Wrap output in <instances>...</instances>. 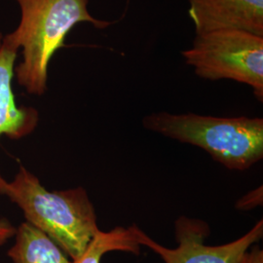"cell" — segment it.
<instances>
[{
	"label": "cell",
	"instance_id": "6da1fadb",
	"mask_svg": "<svg viewBox=\"0 0 263 263\" xmlns=\"http://www.w3.org/2000/svg\"><path fill=\"white\" fill-rule=\"evenodd\" d=\"M19 5L18 27L3 38V44L21 51L14 77L28 94L47 91L49 65L57 51L66 46V35L81 23L99 29L111 22L97 19L88 9L89 0H15Z\"/></svg>",
	"mask_w": 263,
	"mask_h": 263
},
{
	"label": "cell",
	"instance_id": "7a4b0ae2",
	"mask_svg": "<svg viewBox=\"0 0 263 263\" xmlns=\"http://www.w3.org/2000/svg\"><path fill=\"white\" fill-rule=\"evenodd\" d=\"M3 195L22 210L27 222L50 237L72 260L100 231L94 205L84 188L49 191L23 165L7 181Z\"/></svg>",
	"mask_w": 263,
	"mask_h": 263
},
{
	"label": "cell",
	"instance_id": "3957f363",
	"mask_svg": "<svg viewBox=\"0 0 263 263\" xmlns=\"http://www.w3.org/2000/svg\"><path fill=\"white\" fill-rule=\"evenodd\" d=\"M149 131L207 151L230 170L244 171L263 157V119L156 112L142 119Z\"/></svg>",
	"mask_w": 263,
	"mask_h": 263
},
{
	"label": "cell",
	"instance_id": "277c9868",
	"mask_svg": "<svg viewBox=\"0 0 263 263\" xmlns=\"http://www.w3.org/2000/svg\"><path fill=\"white\" fill-rule=\"evenodd\" d=\"M181 55L199 77L244 83L262 102L263 36L238 29L210 31L196 34Z\"/></svg>",
	"mask_w": 263,
	"mask_h": 263
},
{
	"label": "cell",
	"instance_id": "5b68a950",
	"mask_svg": "<svg viewBox=\"0 0 263 263\" xmlns=\"http://www.w3.org/2000/svg\"><path fill=\"white\" fill-rule=\"evenodd\" d=\"M140 246L158 254L165 263H239L245 253L262 239L263 220H258L245 235L218 246L206 244L210 234L207 223L198 218L180 216L175 222L178 247L170 249L157 243L137 226H132Z\"/></svg>",
	"mask_w": 263,
	"mask_h": 263
},
{
	"label": "cell",
	"instance_id": "8992f818",
	"mask_svg": "<svg viewBox=\"0 0 263 263\" xmlns=\"http://www.w3.org/2000/svg\"><path fill=\"white\" fill-rule=\"evenodd\" d=\"M195 34L220 29L263 36V0H188Z\"/></svg>",
	"mask_w": 263,
	"mask_h": 263
},
{
	"label": "cell",
	"instance_id": "52a82bcc",
	"mask_svg": "<svg viewBox=\"0 0 263 263\" xmlns=\"http://www.w3.org/2000/svg\"><path fill=\"white\" fill-rule=\"evenodd\" d=\"M18 51L2 43L0 49V138L21 140L35 130L39 113L33 107L17 104L12 83ZM7 180L0 174V194H4Z\"/></svg>",
	"mask_w": 263,
	"mask_h": 263
},
{
	"label": "cell",
	"instance_id": "ba28073f",
	"mask_svg": "<svg viewBox=\"0 0 263 263\" xmlns=\"http://www.w3.org/2000/svg\"><path fill=\"white\" fill-rule=\"evenodd\" d=\"M15 238L7 253L13 263H72L50 237L27 221L16 228Z\"/></svg>",
	"mask_w": 263,
	"mask_h": 263
},
{
	"label": "cell",
	"instance_id": "9c48e42d",
	"mask_svg": "<svg viewBox=\"0 0 263 263\" xmlns=\"http://www.w3.org/2000/svg\"><path fill=\"white\" fill-rule=\"evenodd\" d=\"M109 252H124L140 254L141 246L138 243L133 227L117 226L112 230L99 231L84 253L72 263H101L104 254Z\"/></svg>",
	"mask_w": 263,
	"mask_h": 263
},
{
	"label": "cell",
	"instance_id": "30bf717a",
	"mask_svg": "<svg viewBox=\"0 0 263 263\" xmlns=\"http://www.w3.org/2000/svg\"><path fill=\"white\" fill-rule=\"evenodd\" d=\"M262 187L256 188L253 191L249 192L245 196L241 198L237 204L236 208L239 210H251L262 204Z\"/></svg>",
	"mask_w": 263,
	"mask_h": 263
},
{
	"label": "cell",
	"instance_id": "8fae6325",
	"mask_svg": "<svg viewBox=\"0 0 263 263\" xmlns=\"http://www.w3.org/2000/svg\"><path fill=\"white\" fill-rule=\"evenodd\" d=\"M239 263H263L262 250L257 245H254L245 253Z\"/></svg>",
	"mask_w": 263,
	"mask_h": 263
},
{
	"label": "cell",
	"instance_id": "7c38bea8",
	"mask_svg": "<svg viewBox=\"0 0 263 263\" xmlns=\"http://www.w3.org/2000/svg\"><path fill=\"white\" fill-rule=\"evenodd\" d=\"M16 227L9 220L0 218V247L5 244L9 239L15 236Z\"/></svg>",
	"mask_w": 263,
	"mask_h": 263
},
{
	"label": "cell",
	"instance_id": "4fadbf2b",
	"mask_svg": "<svg viewBox=\"0 0 263 263\" xmlns=\"http://www.w3.org/2000/svg\"><path fill=\"white\" fill-rule=\"evenodd\" d=\"M3 38H4V35L0 32V49L2 47V43H3Z\"/></svg>",
	"mask_w": 263,
	"mask_h": 263
}]
</instances>
